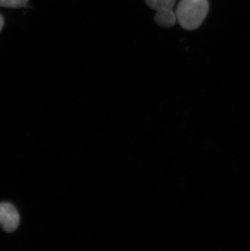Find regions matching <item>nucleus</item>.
<instances>
[{
    "label": "nucleus",
    "mask_w": 250,
    "mask_h": 251,
    "mask_svg": "<svg viewBox=\"0 0 250 251\" xmlns=\"http://www.w3.org/2000/svg\"><path fill=\"white\" fill-rule=\"evenodd\" d=\"M208 12V0H181L177 7L175 16L182 28L194 30L202 24Z\"/></svg>",
    "instance_id": "obj_1"
},
{
    "label": "nucleus",
    "mask_w": 250,
    "mask_h": 251,
    "mask_svg": "<svg viewBox=\"0 0 250 251\" xmlns=\"http://www.w3.org/2000/svg\"><path fill=\"white\" fill-rule=\"evenodd\" d=\"M151 9L156 12L173 9L176 0H145Z\"/></svg>",
    "instance_id": "obj_4"
},
{
    "label": "nucleus",
    "mask_w": 250,
    "mask_h": 251,
    "mask_svg": "<svg viewBox=\"0 0 250 251\" xmlns=\"http://www.w3.org/2000/svg\"><path fill=\"white\" fill-rule=\"evenodd\" d=\"M28 0H0V7L7 8H22L27 7Z\"/></svg>",
    "instance_id": "obj_5"
},
{
    "label": "nucleus",
    "mask_w": 250,
    "mask_h": 251,
    "mask_svg": "<svg viewBox=\"0 0 250 251\" xmlns=\"http://www.w3.org/2000/svg\"><path fill=\"white\" fill-rule=\"evenodd\" d=\"M20 224L18 211L12 204L0 203V225L7 232H14Z\"/></svg>",
    "instance_id": "obj_2"
},
{
    "label": "nucleus",
    "mask_w": 250,
    "mask_h": 251,
    "mask_svg": "<svg viewBox=\"0 0 250 251\" xmlns=\"http://www.w3.org/2000/svg\"><path fill=\"white\" fill-rule=\"evenodd\" d=\"M4 25V18L0 14V32L2 30V27Z\"/></svg>",
    "instance_id": "obj_6"
},
{
    "label": "nucleus",
    "mask_w": 250,
    "mask_h": 251,
    "mask_svg": "<svg viewBox=\"0 0 250 251\" xmlns=\"http://www.w3.org/2000/svg\"><path fill=\"white\" fill-rule=\"evenodd\" d=\"M154 21L159 26L171 28L176 23L175 12H173V9L157 12L154 16Z\"/></svg>",
    "instance_id": "obj_3"
}]
</instances>
